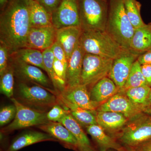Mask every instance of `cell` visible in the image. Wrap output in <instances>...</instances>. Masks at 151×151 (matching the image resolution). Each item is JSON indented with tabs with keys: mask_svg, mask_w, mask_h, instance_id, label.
Masks as SVG:
<instances>
[{
	"mask_svg": "<svg viewBox=\"0 0 151 151\" xmlns=\"http://www.w3.org/2000/svg\"><path fill=\"white\" fill-rule=\"evenodd\" d=\"M118 151H137L134 148L123 145L122 148Z\"/></svg>",
	"mask_w": 151,
	"mask_h": 151,
	"instance_id": "ab89813d",
	"label": "cell"
},
{
	"mask_svg": "<svg viewBox=\"0 0 151 151\" xmlns=\"http://www.w3.org/2000/svg\"><path fill=\"white\" fill-rule=\"evenodd\" d=\"M140 55L130 50L125 49L113 59L108 77L113 80L120 90L125 86L132 66Z\"/></svg>",
	"mask_w": 151,
	"mask_h": 151,
	"instance_id": "9c48e42d",
	"label": "cell"
},
{
	"mask_svg": "<svg viewBox=\"0 0 151 151\" xmlns=\"http://www.w3.org/2000/svg\"><path fill=\"white\" fill-rule=\"evenodd\" d=\"M10 0H0V9L1 11L4 8Z\"/></svg>",
	"mask_w": 151,
	"mask_h": 151,
	"instance_id": "60d3db41",
	"label": "cell"
},
{
	"mask_svg": "<svg viewBox=\"0 0 151 151\" xmlns=\"http://www.w3.org/2000/svg\"><path fill=\"white\" fill-rule=\"evenodd\" d=\"M57 96L60 104L69 111V113L81 126L86 127L90 125L97 124L96 120V111H92L78 107L68 102L59 96Z\"/></svg>",
	"mask_w": 151,
	"mask_h": 151,
	"instance_id": "d4e9b609",
	"label": "cell"
},
{
	"mask_svg": "<svg viewBox=\"0 0 151 151\" xmlns=\"http://www.w3.org/2000/svg\"><path fill=\"white\" fill-rule=\"evenodd\" d=\"M105 31L124 49L129 50L135 29L127 16L124 0H109Z\"/></svg>",
	"mask_w": 151,
	"mask_h": 151,
	"instance_id": "7a4b0ae2",
	"label": "cell"
},
{
	"mask_svg": "<svg viewBox=\"0 0 151 151\" xmlns=\"http://www.w3.org/2000/svg\"><path fill=\"white\" fill-rule=\"evenodd\" d=\"M119 90L113 80L108 76L94 84L90 89L89 94L91 100L100 105L117 94Z\"/></svg>",
	"mask_w": 151,
	"mask_h": 151,
	"instance_id": "ffe728a7",
	"label": "cell"
},
{
	"mask_svg": "<svg viewBox=\"0 0 151 151\" xmlns=\"http://www.w3.org/2000/svg\"><path fill=\"white\" fill-rule=\"evenodd\" d=\"M134 148L137 151H151V139Z\"/></svg>",
	"mask_w": 151,
	"mask_h": 151,
	"instance_id": "f35d334b",
	"label": "cell"
},
{
	"mask_svg": "<svg viewBox=\"0 0 151 151\" xmlns=\"http://www.w3.org/2000/svg\"><path fill=\"white\" fill-rule=\"evenodd\" d=\"M52 25L56 29L81 26L78 0H62L52 14Z\"/></svg>",
	"mask_w": 151,
	"mask_h": 151,
	"instance_id": "30bf717a",
	"label": "cell"
},
{
	"mask_svg": "<svg viewBox=\"0 0 151 151\" xmlns=\"http://www.w3.org/2000/svg\"><path fill=\"white\" fill-rule=\"evenodd\" d=\"M81 27L84 30L105 31L108 2L105 0H78Z\"/></svg>",
	"mask_w": 151,
	"mask_h": 151,
	"instance_id": "277c9868",
	"label": "cell"
},
{
	"mask_svg": "<svg viewBox=\"0 0 151 151\" xmlns=\"http://www.w3.org/2000/svg\"><path fill=\"white\" fill-rule=\"evenodd\" d=\"M14 69L11 63L4 73L1 76L0 91L1 93L8 98H12L14 90Z\"/></svg>",
	"mask_w": 151,
	"mask_h": 151,
	"instance_id": "f546056e",
	"label": "cell"
},
{
	"mask_svg": "<svg viewBox=\"0 0 151 151\" xmlns=\"http://www.w3.org/2000/svg\"><path fill=\"white\" fill-rule=\"evenodd\" d=\"M125 11L135 29L145 25L141 15V4L137 0H124Z\"/></svg>",
	"mask_w": 151,
	"mask_h": 151,
	"instance_id": "83f0119b",
	"label": "cell"
},
{
	"mask_svg": "<svg viewBox=\"0 0 151 151\" xmlns=\"http://www.w3.org/2000/svg\"><path fill=\"white\" fill-rule=\"evenodd\" d=\"M56 29L53 25L31 27L25 47L42 51L51 48L56 42Z\"/></svg>",
	"mask_w": 151,
	"mask_h": 151,
	"instance_id": "4fadbf2b",
	"label": "cell"
},
{
	"mask_svg": "<svg viewBox=\"0 0 151 151\" xmlns=\"http://www.w3.org/2000/svg\"><path fill=\"white\" fill-rule=\"evenodd\" d=\"M137 60L141 65L151 64V50L141 54Z\"/></svg>",
	"mask_w": 151,
	"mask_h": 151,
	"instance_id": "74e56055",
	"label": "cell"
},
{
	"mask_svg": "<svg viewBox=\"0 0 151 151\" xmlns=\"http://www.w3.org/2000/svg\"><path fill=\"white\" fill-rule=\"evenodd\" d=\"M64 127L69 130L78 141L79 151H94L89 138L82 129V126L69 113L66 114L60 121Z\"/></svg>",
	"mask_w": 151,
	"mask_h": 151,
	"instance_id": "7402d4cb",
	"label": "cell"
},
{
	"mask_svg": "<svg viewBox=\"0 0 151 151\" xmlns=\"http://www.w3.org/2000/svg\"><path fill=\"white\" fill-rule=\"evenodd\" d=\"M12 64L13 65L14 72L22 79L55 93L52 88L53 85L51 80L40 68L17 60H12Z\"/></svg>",
	"mask_w": 151,
	"mask_h": 151,
	"instance_id": "7c38bea8",
	"label": "cell"
},
{
	"mask_svg": "<svg viewBox=\"0 0 151 151\" xmlns=\"http://www.w3.org/2000/svg\"><path fill=\"white\" fill-rule=\"evenodd\" d=\"M146 85L147 82L142 72L141 65L137 60L132 66L125 86L120 91L124 92L130 88Z\"/></svg>",
	"mask_w": 151,
	"mask_h": 151,
	"instance_id": "f1b7e54d",
	"label": "cell"
},
{
	"mask_svg": "<svg viewBox=\"0 0 151 151\" xmlns=\"http://www.w3.org/2000/svg\"><path fill=\"white\" fill-rule=\"evenodd\" d=\"M12 60H17L34 65L45 71L42 51L35 49L24 47L11 54Z\"/></svg>",
	"mask_w": 151,
	"mask_h": 151,
	"instance_id": "484cf974",
	"label": "cell"
},
{
	"mask_svg": "<svg viewBox=\"0 0 151 151\" xmlns=\"http://www.w3.org/2000/svg\"><path fill=\"white\" fill-rule=\"evenodd\" d=\"M46 141L57 142L52 136L45 132L29 131L15 138L5 151H17L27 146Z\"/></svg>",
	"mask_w": 151,
	"mask_h": 151,
	"instance_id": "d6986e66",
	"label": "cell"
},
{
	"mask_svg": "<svg viewBox=\"0 0 151 151\" xmlns=\"http://www.w3.org/2000/svg\"><path fill=\"white\" fill-rule=\"evenodd\" d=\"M129 50L140 55L151 50V27L150 24L135 29Z\"/></svg>",
	"mask_w": 151,
	"mask_h": 151,
	"instance_id": "cb8c5ba5",
	"label": "cell"
},
{
	"mask_svg": "<svg viewBox=\"0 0 151 151\" xmlns=\"http://www.w3.org/2000/svg\"><path fill=\"white\" fill-rule=\"evenodd\" d=\"M69 112L68 109H65L59 104H58L53 106L51 110L47 113V118L49 122H59Z\"/></svg>",
	"mask_w": 151,
	"mask_h": 151,
	"instance_id": "d6a6232c",
	"label": "cell"
},
{
	"mask_svg": "<svg viewBox=\"0 0 151 151\" xmlns=\"http://www.w3.org/2000/svg\"><path fill=\"white\" fill-rule=\"evenodd\" d=\"M96 117L97 124L116 139L129 121L122 113L111 111H97Z\"/></svg>",
	"mask_w": 151,
	"mask_h": 151,
	"instance_id": "9a60e30c",
	"label": "cell"
},
{
	"mask_svg": "<svg viewBox=\"0 0 151 151\" xmlns=\"http://www.w3.org/2000/svg\"><path fill=\"white\" fill-rule=\"evenodd\" d=\"M55 94L73 105L89 111H96L100 105L91 100L88 87L84 84L66 87L61 93Z\"/></svg>",
	"mask_w": 151,
	"mask_h": 151,
	"instance_id": "5bb4252c",
	"label": "cell"
},
{
	"mask_svg": "<svg viewBox=\"0 0 151 151\" xmlns=\"http://www.w3.org/2000/svg\"><path fill=\"white\" fill-rule=\"evenodd\" d=\"M86 130L100 151H108L110 150L118 151L123 147L122 144L107 134L98 124L88 126L86 127Z\"/></svg>",
	"mask_w": 151,
	"mask_h": 151,
	"instance_id": "44dd1931",
	"label": "cell"
},
{
	"mask_svg": "<svg viewBox=\"0 0 151 151\" xmlns=\"http://www.w3.org/2000/svg\"><path fill=\"white\" fill-rule=\"evenodd\" d=\"M39 129L49 134L63 147L76 151H79V145L76 138L67 128L58 122H48L38 126Z\"/></svg>",
	"mask_w": 151,
	"mask_h": 151,
	"instance_id": "2e32d148",
	"label": "cell"
},
{
	"mask_svg": "<svg viewBox=\"0 0 151 151\" xmlns=\"http://www.w3.org/2000/svg\"><path fill=\"white\" fill-rule=\"evenodd\" d=\"M110 150H109V151H110Z\"/></svg>",
	"mask_w": 151,
	"mask_h": 151,
	"instance_id": "7dc6e473",
	"label": "cell"
},
{
	"mask_svg": "<svg viewBox=\"0 0 151 151\" xmlns=\"http://www.w3.org/2000/svg\"><path fill=\"white\" fill-rule=\"evenodd\" d=\"M105 1H109V0H105Z\"/></svg>",
	"mask_w": 151,
	"mask_h": 151,
	"instance_id": "ee69618b",
	"label": "cell"
},
{
	"mask_svg": "<svg viewBox=\"0 0 151 151\" xmlns=\"http://www.w3.org/2000/svg\"><path fill=\"white\" fill-rule=\"evenodd\" d=\"M29 5V0H10L1 11L0 42L10 55L25 47L31 28Z\"/></svg>",
	"mask_w": 151,
	"mask_h": 151,
	"instance_id": "6da1fadb",
	"label": "cell"
},
{
	"mask_svg": "<svg viewBox=\"0 0 151 151\" xmlns=\"http://www.w3.org/2000/svg\"><path fill=\"white\" fill-rule=\"evenodd\" d=\"M113 59L89 53L83 58L81 84L92 87L102 78L108 77L111 71Z\"/></svg>",
	"mask_w": 151,
	"mask_h": 151,
	"instance_id": "52a82bcc",
	"label": "cell"
},
{
	"mask_svg": "<svg viewBox=\"0 0 151 151\" xmlns=\"http://www.w3.org/2000/svg\"><path fill=\"white\" fill-rule=\"evenodd\" d=\"M151 90V87L146 85L130 88L124 92L132 103L143 113L150 114L151 105L149 102V97Z\"/></svg>",
	"mask_w": 151,
	"mask_h": 151,
	"instance_id": "603a6c76",
	"label": "cell"
},
{
	"mask_svg": "<svg viewBox=\"0 0 151 151\" xmlns=\"http://www.w3.org/2000/svg\"><path fill=\"white\" fill-rule=\"evenodd\" d=\"M16 108L14 104L6 105L0 110V126L4 127L13 121L16 114Z\"/></svg>",
	"mask_w": 151,
	"mask_h": 151,
	"instance_id": "1f68e13d",
	"label": "cell"
},
{
	"mask_svg": "<svg viewBox=\"0 0 151 151\" xmlns=\"http://www.w3.org/2000/svg\"><path fill=\"white\" fill-rule=\"evenodd\" d=\"M50 14L59 6L62 0H36Z\"/></svg>",
	"mask_w": 151,
	"mask_h": 151,
	"instance_id": "d590c367",
	"label": "cell"
},
{
	"mask_svg": "<svg viewBox=\"0 0 151 151\" xmlns=\"http://www.w3.org/2000/svg\"><path fill=\"white\" fill-rule=\"evenodd\" d=\"M1 151H4V150H1Z\"/></svg>",
	"mask_w": 151,
	"mask_h": 151,
	"instance_id": "f6af8a7d",
	"label": "cell"
},
{
	"mask_svg": "<svg viewBox=\"0 0 151 151\" xmlns=\"http://www.w3.org/2000/svg\"><path fill=\"white\" fill-rule=\"evenodd\" d=\"M11 100L16 108V114L12 122L1 130L2 134H8L15 130L40 126L49 122L47 113L29 108L15 98H12Z\"/></svg>",
	"mask_w": 151,
	"mask_h": 151,
	"instance_id": "8992f818",
	"label": "cell"
},
{
	"mask_svg": "<svg viewBox=\"0 0 151 151\" xmlns=\"http://www.w3.org/2000/svg\"><path fill=\"white\" fill-rule=\"evenodd\" d=\"M96 111L122 113L129 120L145 113L132 103L125 92L120 91L105 103L99 105Z\"/></svg>",
	"mask_w": 151,
	"mask_h": 151,
	"instance_id": "8fae6325",
	"label": "cell"
},
{
	"mask_svg": "<svg viewBox=\"0 0 151 151\" xmlns=\"http://www.w3.org/2000/svg\"><path fill=\"white\" fill-rule=\"evenodd\" d=\"M18 92L24 103L35 108H52L60 103L56 94L39 85L30 86L22 82L18 85Z\"/></svg>",
	"mask_w": 151,
	"mask_h": 151,
	"instance_id": "ba28073f",
	"label": "cell"
},
{
	"mask_svg": "<svg viewBox=\"0 0 151 151\" xmlns=\"http://www.w3.org/2000/svg\"><path fill=\"white\" fill-rule=\"evenodd\" d=\"M29 15L31 27L52 25V15L36 0H29Z\"/></svg>",
	"mask_w": 151,
	"mask_h": 151,
	"instance_id": "4316f807",
	"label": "cell"
},
{
	"mask_svg": "<svg viewBox=\"0 0 151 151\" xmlns=\"http://www.w3.org/2000/svg\"><path fill=\"white\" fill-rule=\"evenodd\" d=\"M54 58L61 61L68 66V60L64 50L57 42H55L51 47Z\"/></svg>",
	"mask_w": 151,
	"mask_h": 151,
	"instance_id": "e575fe53",
	"label": "cell"
},
{
	"mask_svg": "<svg viewBox=\"0 0 151 151\" xmlns=\"http://www.w3.org/2000/svg\"><path fill=\"white\" fill-rule=\"evenodd\" d=\"M85 54L79 42L68 62L66 88L81 84L83 58Z\"/></svg>",
	"mask_w": 151,
	"mask_h": 151,
	"instance_id": "ac0fdd59",
	"label": "cell"
},
{
	"mask_svg": "<svg viewBox=\"0 0 151 151\" xmlns=\"http://www.w3.org/2000/svg\"><path fill=\"white\" fill-rule=\"evenodd\" d=\"M82 32L81 26H72L56 29V41L64 50L68 60L74 51Z\"/></svg>",
	"mask_w": 151,
	"mask_h": 151,
	"instance_id": "e0dca14e",
	"label": "cell"
},
{
	"mask_svg": "<svg viewBox=\"0 0 151 151\" xmlns=\"http://www.w3.org/2000/svg\"><path fill=\"white\" fill-rule=\"evenodd\" d=\"M43 55L44 64L45 71L47 73L49 78L51 80L54 90L56 87V78L53 69V62L54 56L51 48L47 49L42 51Z\"/></svg>",
	"mask_w": 151,
	"mask_h": 151,
	"instance_id": "4dcf8cb0",
	"label": "cell"
},
{
	"mask_svg": "<svg viewBox=\"0 0 151 151\" xmlns=\"http://www.w3.org/2000/svg\"><path fill=\"white\" fill-rule=\"evenodd\" d=\"M79 44L85 53L113 60L125 50L119 46L105 31L82 30Z\"/></svg>",
	"mask_w": 151,
	"mask_h": 151,
	"instance_id": "3957f363",
	"label": "cell"
},
{
	"mask_svg": "<svg viewBox=\"0 0 151 151\" xmlns=\"http://www.w3.org/2000/svg\"><path fill=\"white\" fill-rule=\"evenodd\" d=\"M110 151H117L114 150H110Z\"/></svg>",
	"mask_w": 151,
	"mask_h": 151,
	"instance_id": "7bdbcfd3",
	"label": "cell"
},
{
	"mask_svg": "<svg viewBox=\"0 0 151 151\" xmlns=\"http://www.w3.org/2000/svg\"><path fill=\"white\" fill-rule=\"evenodd\" d=\"M150 24V26L151 27V23H150L149 24Z\"/></svg>",
	"mask_w": 151,
	"mask_h": 151,
	"instance_id": "bcb514c9",
	"label": "cell"
},
{
	"mask_svg": "<svg viewBox=\"0 0 151 151\" xmlns=\"http://www.w3.org/2000/svg\"><path fill=\"white\" fill-rule=\"evenodd\" d=\"M151 139V116L143 113L129 120L116 140L122 145L135 148Z\"/></svg>",
	"mask_w": 151,
	"mask_h": 151,
	"instance_id": "5b68a950",
	"label": "cell"
},
{
	"mask_svg": "<svg viewBox=\"0 0 151 151\" xmlns=\"http://www.w3.org/2000/svg\"><path fill=\"white\" fill-rule=\"evenodd\" d=\"M149 102H150L151 105V90L150 92V94H149Z\"/></svg>",
	"mask_w": 151,
	"mask_h": 151,
	"instance_id": "b9f144b4",
	"label": "cell"
},
{
	"mask_svg": "<svg viewBox=\"0 0 151 151\" xmlns=\"http://www.w3.org/2000/svg\"><path fill=\"white\" fill-rule=\"evenodd\" d=\"M10 57L8 48L4 44L0 42V76L2 75L8 67Z\"/></svg>",
	"mask_w": 151,
	"mask_h": 151,
	"instance_id": "836d02e7",
	"label": "cell"
},
{
	"mask_svg": "<svg viewBox=\"0 0 151 151\" xmlns=\"http://www.w3.org/2000/svg\"><path fill=\"white\" fill-rule=\"evenodd\" d=\"M141 68L147 85L151 87V64L141 65Z\"/></svg>",
	"mask_w": 151,
	"mask_h": 151,
	"instance_id": "8d00e7d4",
	"label": "cell"
}]
</instances>
